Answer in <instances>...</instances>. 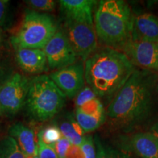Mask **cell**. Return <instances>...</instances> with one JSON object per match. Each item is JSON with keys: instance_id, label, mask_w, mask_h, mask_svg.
<instances>
[{"instance_id": "cell-1", "label": "cell", "mask_w": 158, "mask_h": 158, "mask_svg": "<svg viewBox=\"0 0 158 158\" xmlns=\"http://www.w3.org/2000/svg\"><path fill=\"white\" fill-rule=\"evenodd\" d=\"M85 81L98 97L115 94L135 70L121 51L106 46L98 49L84 62Z\"/></svg>"}, {"instance_id": "cell-2", "label": "cell", "mask_w": 158, "mask_h": 158, "mask_svg": "<svg viewBox=\"0 0 158 158\" xmlns=\"http://www.w3.org/2000/svg\"><path fill=\"white\" fill-rule=\"evenodd\" d=\"M156 79L152 71L135 69L112 99L106 114L121 122H135L147 116L152 106Z\"/></svg>"}, {"instance_id": "cell-3", "label": "cell", "mask_w": 158, "mask_h": 158, "mask_svg": "<svg viewBox=\"0 0 158 158\" xmlns=\"http://www.w3.org/2000/svg\"><path fill=\"white\" fill-rule=\"evenodd\" d=\"M131 10L122 0H102L95 12L94 26L97 37L107 46L116 48L130 38Z\"/></svg>"}, {"instance_id": "cell-4", "label": "cell", "mask_w": 158, "mask_h": 158, "mask_svg": "<svg viewBox=\"0 0 158 158\" xmlns=\"http://www.w3.org/2000/svg\"><path fill=\"white\" fill-rule=\"evenodd\" d=\"M66 96L50 77L43 74L31 78L24 108L27 115L35 122L52 118L64 107Z\"/></svg>"}, {"instance_id": "cell-5", "label": "cell", "mask_w": 158, "mask_h": 158, "mask_svg": "<svg viewBox=\"0 0 158 158\" xmlns=\"http://www.w3.org/2000/svg\"><path fill=\"white\" fill-rule=\"evenodd\" d=\"M58 31L54 19L46 13L27 10L10 41L13 48L43 49Z\"/></svg>"}, {"instance_id": "cell-6", "label": "cell", "mask_w": 158, "mask_h": 158, "mask_svg": "<svg viewBox=\"0 0 158 158\" xmlns=\"http://www.w3.org/2000/svg\"><path fill=\"white\" fill-rule=\"evenodd\" d=\"M31 78L14 73L0 86V106L2 113L13 116L24 107Z\"/></svg>"}, {"instance_id": "cell-7", "label": "cell", "mask_w": 158, "mask_h": 158, "mask_svg": "<svg viewBox=\"0 0 158 158\" xmlns=\"http://www.w3.org/2000/svg\"><path fill=\"white\" fill-rule=\"evenodd\" d=\"M64 33L77 57L85 62L95 51L98 37L94 24L65 19Z\"/></svg>"}, {"instance_id": "cell-8", "label": "cell", "mask_w": 158, "mask_h": 158, "mask_svg": "<svg viewBox=\"0 0 158 158\" xmlns=\"http://www.w3.org/2000/svg\"><path fill=\"white\" fill-rule=\"evenodd\" d=\"M43 50L46 56L48 68L54 71L74 64L78 58L64 31L60 29Z\"/></svg>"}, {"instance_id": "cell-9", "label": "cell", "mask_w": 158, "mask_h": 158, "mask_svg": "<svg viewBox=\"0 0 158 158\" xmlns=\"http://www.w3.org/2000/svg\"><path fill=\"white\" fill-rule=\"evenodd\" d=\"M49 77L65 96L73 98L84 87L86 82L84 62L79 61L65 68L53 71Z\"/></svg>"}, {"instance_id": "cell-10", "label": "cell", "mask_w": 158, "mask_h": 158, "mask_svg": "<svg viewBox=\"0 0 158 158\" xmlns=\"http://www.w3.org/2000/svg\"><path fill=\"white\" fill-rule=\"evenodd\" d=\"M121 48L134 65L143 70H158V43L130 38Z\"/></svg>"}, {"instance_id": "cell-11", "label": "cell", "mask_w": 158, "mask_h": 158, "mask_svg": "<svg viewBox=\"0 0 158 158\" xmlns=\"http://www.w3.org/2000/svg\"><path fill=\"white\" fill-rule=\"evenodd\" d=\"M15 61L23 72L35 76L48 72V65L42 49L14 48Z\"/></svg>"}, {"instance_id": "cell-12", "label": "cell", "mask_w": 158, "mask_h": 158, "mask_svg": "<svg viewBox=\"0 0 158 158\" xmlns=\"http://www.w3.org/2000/svg\"><path fill=\"white\" fill-rule=\"evenodd\" d=\"M130 39L158 43V17L151 13L133 16Z\"/></svg>"}, {"instance_id": "cell-13", "label": "cell", "mask_w": 158, "mask_h": 158, "mask_svg": "<svg viewBox=\"0 0 158 158\" xmlns=\"http://www.w3.org/2000/svg\"><path fill=\"white\" fill-rule=\"evenodd\" d=\"M97 2L94 0H61V9L65 19L94 24L92 17L93 7Z\"/></svg>"}, {"instance_id": "cell-14", "label": "cell", "mask_w": 158, "mask_h": 158, "mask_svg": "<svg viewBox=\"0 0 158 158\" xmlns=\"http://www.w3.org/2000/svg\"><path fill=\"white\" fill-rule=\"evenodd\" d=\"M10 136L16 141L25 156L35 157L37 154V138L35 131L21 122H17L9 130Z\"/></svg>"}, {"instance_id": "cell-15", "label": "cell", "mask_w": 158, "mask_h": 158, "mask_svg": "<svg viewBox=\"0 0 158 158\" xmlns=\"http://www.w3.org/2000/svg\"><path fill=\"white\" fill-rule=\"evenodd\" d=\"M132 149L141 158H158V138L153 133H139L130 140Z\"/></svg>"}, {"instance_id": "cell-16", "label": "cell", "mask_w": 158, "mask_h": 158, "mask_svg": "<svg viewBox=\"0 0 158 158\" xmlns=\"http://www.w3.org/2000/svg\"><path fill=\"white\" fill-rule=\"evenodd\" d=\"M59 130L63 137L67 138L71 144L80 147L84 138V131L76 120L73 118L64 120L59 126Z\"/></svg>"}, {"instance_id": "cell-17", "label": "cell", "mask_w": 158, "mask_h": 158, "mask_svg": "<svg viewBox=\"0 0 158 158\" xmlns=\"http://www.w3.org/2000/svg\"><path fill=\"white\" fill-rule=\"evenodd\" d=\"M76 122L84 133H90L100 127L105 122L106 112L97 114H87L76 108Z\"/></svg>"}, {"instance_id": "cell-18", "label": "cell", "mask_w": 158, "mask_h": 158, "mask_svg": "<svg viewBox=\"0 0 158 158\" xmlns=\"http://www.w3.org/2000/svg\"><path fill=\"white\" fill-rule=\"evenodd\" d=\"M0 158H25L15 140L7 136L0 141Z\"/></svg>"}, {"instance_id": "cell-19", "label": "cell", "mask_w": 158, "mask_h": 158, "mask_svg": "<svg viewBox=\"0 0 158 158\" xmlns=\"http://www.w3.org/2000/svg\"><path fill=\"white\" fill-rule=\"evenodd\" d=\"M37 135L41 138L45 144L53 147L62 136L59 127L56 125L47 126L44 129L40 130Z\"/></svg>"}, {"instance_id": "cell-20", "label": "cell", "mask_w": 158, "mask_h": 158, "mask_svg": "<svg viewBox=\"0 0 158 158\" xmlns=\"http://www.w3.org/2000/svg\"><path fill=\"white\" fill-rule=\"evenodd\" d=\"M98 98L96 94L94 93V91L91 89L89 86H84V87L82 89L78 94L76 95V108L81 107L84 104L92 101L94 99Z\"/></svg>"}, {"instance_id": "cell-21", "label": "cell", "mask_w": 158, "mask_h": 158, "mask_svg": "<svg viewBox=\"0 0 158 158\" xmlns=\"http://www.w3.org/2000/svg\"><path fill=\"white\" fill-rule=\"evenodd\" d=\"M26 2L32 9L40 11L52 12L56 7V2L53 0H29Z\"/></svg>"}, {"instance_id": "cell-22", "label": "cell", "mask_w": 158, "mask_h": 158, "mask_svg": "<svg viewBox=\"0 0 158 158\" xmlns=\"http://www.w3.org/2000/svg\"><path fill=\"white\" fill-rule=\"evenodd\" d=\"M80 147L84 154V158H96V147L92 136H84Z\"/></svg>"}, {"instance_id": "cell-23", "label": "cell", "mask_w": 158, "mask_h": 158, "mask_svg": "<svg viewBox=\"0 0 158 158\" xmlns=\"http://www.w3.org/2000/svg\"><path fill=\"white\" fill-rule=\"evenodd\" d=\"M37 138L38 158H58L54 147L45 144L41 140V138L37 135Z\"/></svg>"}, {"instance_id": "cell-24", "label": "cell", "mask_w": 158, "mask_h": 158, "mask_svg": "<svg viewBox=\"0 0 158 158\" xmlns=\"http://www.w3.org/2000/svg\"><path fill=\"white\" fill-rule=\"evenodd\" d=\"M77 109H79L81 111L87 114H97L105 111L103 106L98 98L84 104L81 107L77 108Z\"/></svg>"}, {"instance_id": "cell-25", "label": "cell", "mask_w": 158, "mask_h": 158, "mask_svg": "<svg viewBox=\"0 0 158 158\" xmlns=\"http://www.w3.org/2000/svg\"><path fill=\"white\" fill-rule=\"evenodd\" d=\"M14 73L10 63L7 60L0 59V86Z\"/></svg>"}, {"instance_id": "cell-26", "label": "cell", "mask_w": 158, "mask_h": 158, "mask_svg": "<svg viewBox=\"0 0 158 158\" xmlns=\"http://www.w3.org/2000/svg\"><path fill=\"white\" fill-rule=\"evenodd\" d=\"M71 143L67 138L62 136V138L55 143L54 149L58 158H65L68 153L69 148L70 147Z\"/></svg>"}, {"instance_id": "cell-27", "label": "cell", "mask_w": 158, "mask_h": 158, "mask_svg": "<svg viewBox=\"0 0 158 158\" xmlns=\"http://www.w3.org/2000/svg\"><path fill=\"white\" fill-rule=\"evenodd\" d=\"M94 143L96 147V158H118L117 156L111 152V151L106 149L102 145L98 136L94 138Z\"/></svg>"}, {"instance_id": "cell-28", "label": "cell", "mask_w": 158, "mask_h": 158, "mask_svg": "<svg viewBox=\"0 0 158 158\" xmlns=\"http://www.w3.org/2000/svg\"><path fill=\"white\" fill-rule=\"evenodd\" d=\"M10 2L8 0H0V28L5 24L8 13Z\"/></svg>"}, {"instance_id": "cell-29", "label": "cell", "mask_w": 158, "mask_h": 158, "mask_svg": "<svg viewBox=\"0 0 158 158\" xmlns=\"http://www.w3.org/2000/svg\"><path fill=\"white\" fill-rule=\"evenodd\" d=\"M65 158H84V155L79 146L71 144Z\"/></svg>"}, {"instance_id": "cell-30", "label": "cell", "mask_w": 158, "mask_h": 158, "mask_svg": "<svg viewBox=\"0 0 158 158\" xmlns=\"http://www.w3.org/2000/svg\"><path fill=\"white\" fill-rule=\"evenodd\" d=\"M152 133L154 134H155L156 136L158 138V122L155 125L153 126L152 127Z\"/></svg>"}, {"instance_id": "cell-31", "label": "cell", "mask_w": 158, "mask_h": 158, "mask_svg": "<svg viewBox=\"0 0 158 158\" xmlns=\"http://www.w3.org/2000/svg\"><path fill=\"white\" fill-rule=\"evenodd\" d=\"M2 43H3V33H2V29H0V48H1L2 45Z\"/></svg>"}, {"instance_id": "cell-32", "label": "cell", "mask_w": 158, "mask_h": 158, "mask_svg": "<svg viewBox=\"0 0 158 158\" xmlns=\"http://www.w3.org/2000/svg\"><path fill=\"white\" fill-rule=\"evenodd\" d=\"M2 113V108H1V106H0V115H1V114Z\"/></svg>"}, {"instance_id": "cell-33", "label": "cell", "mask_w": 158, "mask_h": 158, "mask_svg": "<svg viewBox=\"0 0 158 158\" xmlns=\"http://www.w3.org/2000/svg\"><path fill=\"white\" fill-rule=\"evenodd\" d=\"M157 89H158V80H157Z\"/></svg>"}]
</instances>
